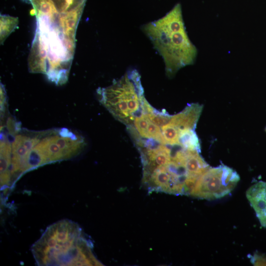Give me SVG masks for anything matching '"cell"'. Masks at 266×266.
Here are the masks:
<instances>
[{
	"label": "cell",
	"mask_w": 266,
	"mask_h": 266,
	"mask_svg": "<svg viewBox=\"0 0 266 266\" xmlns=\"http://www.w3.org/2000/svg\"><path fill=\"white\" fill-rule=\"evenodd\" d=\"M39 266H101L93 244L75 223L68 220L49 226L32 247Z\"/></svg>",
	"instance_id": "6da1fadb"
},
{
	"label": "cell",
	"mask_w": 266,
	"mask_h": 266,
	"mask_svg": "<svg viewBox=\"0 0 266 266\" xmlns=\"http://www.w3.org/2000/svg\"><path fill=\"white\" fill-rule=\"evenodd\" d=\"M142 29L163 57L168 77L195 62L197 49L186 32L180 3L161 19L143 26Z\"/></svg>",
	"instance_id": "7a4b0ae2"
},
{
	"label": "cell",
	"mask_w": 266,
	"mask_h": 266,
	"mask_svg": "<svg viewBox=\"0 0 266 266\" xmlns=\"http://www.w3.org/2000/svg\"><path fill=\"white\" fill-rule=\"evenodd\" d=\"M86 145L81 134L67 128L40 131L37 142L26 159L23 174L44 165L76 157Z\"/></svg>",
	"instance_id": "3957f363"
},
{
	"label": "cell",
	"mask_w": 266,
	"mask_h": 266,
	"mask_svg": "<svg viewBox=\"0 0 266 266\" xmlns=\"http://www.w3.org/2000/svg\"><path fill=\"white\" fill-rule=\"evenodd\" d=\"M98 94L101 103L127 126L141 112L145 98L140 76L135 69L128 71L111 85L98 90Z\"/></svg>",
	"instance_id": "277c9868"
},
{
	"label": "cell",
	"mask_w": 266,
	"mask_h": 266,
	"mask_svg": "<svg viewBox=\"0 0 266 266\" xmlns=\"http://www.w3.org/2000/svg\"><path fill=\"white\" fill-rule=\"evenodd\" d=\"M239 180L238 173L226 165L209 167L199 178L189 196L207 200L220 199L229 194Z\"/></svg>",
	"instance_id": "5b68a950"
},
{
	"label": "cell",
	"mask_w": 266,
	"mask_h": 266,
	"mask_svg": "<svg viewBox=\"0 0 266 266\" xmlns=\"http://www.w3.org/2000/svg\"><path fill=\"white\" fill-rule=\"evenodd\" d=\"M246 196L260 224L266 228V182L260 181L250 186L246 191Z\"/></svg>",
	"instance_id": "8992f818"
},
{
	"label": "cell",
	"mask_w": 266,
	"mask_h": 266,
	"mask_svg": "<svg viewBox=\"0 0 266 266\" xmlns=\"http://www.w3.org/2000/svg\"><path fill=\"white\" fill-rule=\"evenodd\" d=\"M203 109V105L198 103L188 104L180 112L172 115L169 122L180 132L185 129L195 130Z\"/></svg>",
	"instance_id": "52a82bcc"
},
{
	"label": "cell",
	"mask_w": 266,
	"mask_h": 266,
	"mask_svg": "<svg viewBox=\"0 0 266 266\" xmlns=\"http://www.w3.org/2000/svg\"><path fill=\"white\" fill-rule=\"evenodd\" d=\"M178 145L187 150L200 152V144L195 130L181 131L179 134Z\"/></svg>",
	"instance_id": "ba28073f"
},
{
	"label": "cell",
	"mask_w": 266,
	"mask_h": 266,
	"mask_svg": "<svg viewBox=\"0 0 266 266\" xmlns=\"http://www.w3.org/2000/svg\"><path fill=\"white\" fill-rule=\"evenodd\" d=\"M28 1V0H24ZM61 15L83 9L86 0H48Z\"/></svg>",
	"instance_id": "9c48e42d"
},
{
	"label": "cell",
	"mask_w": 266,
	"mask_h": 266,
	"mask_svg": "<svg viewBox=\"0 0 266 266\" xmlns=\"http://www.w3.org/2000/svg\"><path fill=\"white\" fill-rule=\"evenodd\" d=\"M18 19L9 15H0V41L2 43L8 36L17 28Z\"/></svg>",
	"instance_id": "30bf717a"
},
{
	"label": "cell",
	"mask_w": 266,
	"mask_h": 266,
	"mask_svg": "<svg viewBox=\"0 0 266 266\" xmlns=\"http://www.w3.org/2000/svg\"><path fill=\"white\" fill-rule=\"evenodd\" d=\"M161 129L166 145H178L179 132L173 125L168 122L162 126Z\"/></svg>",
	"instance_id": "8fae6325"
},
{
	"label": "cell",
	"mask_w": 266,
	"mask_h": 266,
	"mask_svg": "<svg viewBox=\"0 0 266 266\" xmlns=\"http://www.w3.org/2000/svg\"><path fill=\"white\" fill-rule=\"evenodd\" d=\"M249 257L251 263L254 266H266V255L264 254L256 252Z\"/></svg>",
	"instance_id": "7c38bea8"
},
{
	"label": "cell",
	"mask_w": 266,
	"mask_h": 266,
	"mask_svg": "<svg viewBox=\"0 0 266 266\" xmlns=\"http://www.w3.org/2000/svg\"></svg>",
	"instance_id": "4fadbf2b"
}]
</instances>
